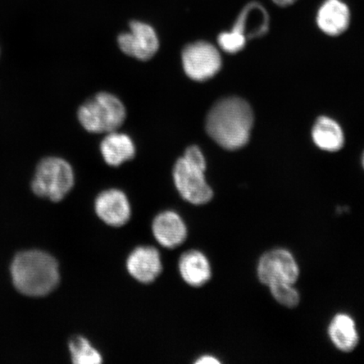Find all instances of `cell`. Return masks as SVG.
<instances>
[{
	"mask_svg": "<svg viewBox=\"0 0 364 364\" xmlns=\"http://www.w3.org/2000/svg\"><path fill=\"white\" fill-rule=\"evenodd\" d=\"M269 28V16L260 4L252 2L245 6L236 20L233 29L247 39L257 38L265 35Z\"/></svg>",
	"mask_w": 364,
	"mask_h": 364,
	"instance_id": "14",
	"label": "cell"
},
{
	"mask_svg": "<svg viewBox=\"0 0 364 364\" xmlns=\"http://www.w3.org/2000/svg\"><path fill=\"white\" fill-rule=\"evenodd\" d=\"M257 277L264 285L295 284L299 277V267L288 250L277 248L264 253L258 262Z\"/></svg>",
	"mask_w": 364,
	"mask_h": 364,
	"instance_id": "6",
	"label": "cell"
},
{
	"mask_svg": "<svg viewBox=\"0 0 364 364\" xmlns=\"http://www.w3.org/2000/svg\"><path fill=\"white\" fill-rule=\"evenodd\" d=\"M74 184V171L70 164L61 158L48 157L36 167L31 189L38 197L58 203L66 197Z\"/></svg>",
	"mask_w": 364,
	"mask_h": 364,
	"instance_id": "5",
	"label": "cell"
},
{
	"mask_svg": "<svg viewBox=\"0 0 364 364\" xmlns=\"http://www.w3.org/2000/svg\"><path fill=\"white\" fill-rule=\"evenodd\" d=\"M362 164H363V168H364V153H363V154Z\"/></svg>",
	"mask_w": 364,
	"mask_h": 364,
	"instance_id": "23",
	"label": "cell"
},
{
	"mask_svg": "<svg viewBox=\"0 0 364 364\" xmlns=\"http://www.w3.org/2000/svg\"><path fill=\"white\" fill-rule=\"evenodd\" d=\"M78 117L81 125L90 133L109 134L124 124L126 110L115 95L101 92L82 105Z\"/></svg>",
	"mask_w": 364,
	"mask_h": 364,
	"instance_id": "4",
	"label": "cell"
},
{
	"mask_svg": "<svg viewBox=\"0 0 364 364\" xmlns=\"http://www.w3.org/2000/svg\"><path fill=\"white\" fill-rule=\"evenodd\" d=\"M254 122L253 112L243 99H222L209 111L206 130L221 147L236 150L248 143Z\"/></svg>",
	"mask_w": 364,
	"mask_h": 364,
	"instance_id": "1",
	"label": "cell"
},
{
	"mask_svg": "<svg viewBox=\"0 0 364 364\" xmlns=\"http://www.w3.org/2000/svg\"><path fill=\"white\" fill-rule=\"evenodd\" d=\"M130 33H122L117 42L127 55L146 61L154 56L159 49V39L153 27L145 23L130 22Z\"/></svg>",
	"mask_w": 364,
	"mask_h": 364,
	"instance_id": "8",
	"label": "cell"
},
{
	"mask_svg": "<svg viewBox=\"0 0 364 364\" xmlns=\"http://www.w3.org/2000/svg\"><path fill=\"white\" fill-rule=\"evenodd\" d=\"M181 57L186 75L195 81L213 78L222 66L220 52L215 46L203 41L186 46Z\"/></svg>",
	"mask_w": 364,
	"mask_h": 364,
	"instance_id": "7",
	"label": "cell"
},
{
	"mask_svg": "<svg viewBox=\"0 0 364 364\" xmlns=\"http://www.w3.org/2000/svg\"><path fill=\"white\" fill-rule=\"evenodd\" d=\"M350 11L341 0H326L318 9L317 24L327 35L338 36L348 28Z\"/></svg>",
	"mask_w": 364,
	"mask_h": 364,
	"instance_id": "12",
	"label": "cell"
},
{
	"mask_svg": "<svg viewBox=\"0 0 364 364\" xmlns=\"http://www.w3.org/2000/svg\"><path fill=\"white\" fill-rule=\"evenodd\" d=\"M328 334L331 343L341 352L349 353L356 348L359 336L353 317L341 313L332 318Z\"/></svg>",
	"mask_w": 364,
	"mask_h": 364,
	"instance_id": "15",
	"label": "cell"
},
{
	"mask_svg": "<svg viewBox=\"0 0 364 364\" xmlns=\"http://www.w3.org/2000/svg\"><path fill=\"white\" fill-rule=\"evenodd\" d=\"M152 231L159 244L168 249L179 247L188 237V228L174 211L162 212L154 218Z\"/></svg>",
	"mask_w": 364,
	"mask_h": 364,
	"instance_id": "11",
	"label": "cell"
},
{
	"mask_svg": "<svg viewBox=\"0 0 364 364\" xmlns=\"http://www.w3.org/2000/svg\"><path fill=\"white\" fill-rule=\"evenodd\" d=\"M101 151L109 166H118L135 156V147L129 136L112 132L101 144Z\"/></svg>",
	"mask_w": 364,
	"mask_h": 364,
	"instance_id": "16",
	"label": "cell"
},
{
	"mask_svg": "<svg viewBox=\"0 0 364 364\" xmlns=\"http://www.w3.org/2000/svg\"><path fill=\"white\" fill-rule=\"evenodd\" d=\"M247 38L239 31L232 29L218 36V43L220 48L228 53H236L245 48Z\"/></svg>",
	"mask_w": 364,
	"mask_h": 364,
	"instance_id": "20",
	"label": "cell"
},
{
	"mask_svg": "<svg viewBox=\"0 0 364 364\" xmlns=\"http://www.w3.org/2000/svg\"><path fill=\"white\" fill-rule=\"evenodd\" d=\"M296 1H297V0H273V2L282 7L291 6V4H293Z\"/></svg>",
	"mask_w": 364,
	"mask_h": 364,
	"instance_id": "22",
	"label": "cell"
},
{
	"mask_svg": "<svg viewBox=\"0 0 364 364\" xmlns=\"http://www.w3.org/2000/svg\"><path fill=\"white\" fill-rule=\"evenodd\" d=\"M68 348L72 362L75 364H99L103 361L101 353L84 336L73 338L68 343Z\"/></svg>",
	"mask_w": 364,
	"mask_h": 364,
	"instance_id": "18",
	"label": "cell"
},
{
	"mask_svg": "<svg viewBox=\"0 0 364 364\" xmlns=\"http://www.w3.org/2000/svg\"><path fill=\"white\" fill-rule=\"evenodd\" d=\"M127 269L139 283H153L162 272L161 254L152 247H139L127 257Z\"/></svg>",
	"mask_w": 364,
	"mask_h": 364,
	"instance_id": "10",
	"label": "cell"
},
{
	"mask_svg": "<svg viewBox=\"0 0 364 364\" xmlns=\"http://www.w3.org/2000/svg\"><path fill=\"white\" fill-rule=\"evenodd\" d=\"M95 209L97 216L107 225L121 227L130 220V203L120 190L104 191L95 199Z\"/></svg>",
	"mask_w": 364,
	"mask_h": 364,
	"instance_id": "9",
	"label": "cell"
},
{
	"mask_svg": "<svg viewBox=\"0 0 364 364\" xmlns=\"http://www.w3.org/2000/svg\"><path fill=\"white\" fill-rule=\"evenodd\" d=\"M11 272L16 289L30 297L48 295L56 289L60 280L56 259L41 250L18 254Z\"/></svg>",
	"mask_w": 364,
	"mask_h": 364,
	"instance_id": "2",
	"label": "cell"
},
{
	"mask_svg": "<svg viewBox=\"0 0 364 364\" xmlns=\"http://www.w3.org/2000/svg\"><path fill=\"white\" fill-rule=\"evenodd\" d=\"M206 161L197 146L186 149L184 156L176 161L173 177L180 195L186 202L203 205L211 201L213 190L205 179Z\"/></svg>",
	"mask_w": 364,
	"mask_h": 364,
	"instance_id": "3",
	"label": "cell"
},
{
	"mask_svg": "<svg viewBox=\"0 0 364 364\" xmlns=\"http://www.w3.org/2000/svg\"><path fill=\"white\" fill-rule=\"evenodd\" d=\"M312 136L317 146L326 151L336 152L343 147L344 134L338 122L329 117L318 118Z\"/></svg>",
	"mask_w": 364,
	"mask_h": 364,
	"instance_id": "17",
	"label": "cell"
},
{
	"mask_svg": "<svg viewBox=\"0 0 364 364\" xmlns=\"http://www.w3.org/2000/svg\"><path fill=\"white\" fill-rule=\"evenodd\" d=\"M272 297L277 303L287 308H294L300 301L299 291L294 288V284H280L268 287Z\"/></svg>",
	"mask_w": 364,
	"mask_h": 364,
	"instance_id": "19",
	"label": "cell"
},
{
	"mask_svg": "<svg viewBox=\"0 0 364 364\" xmlns=\"http://www.w3.org/2000/svg\"><path fill=\"white\" fill-rule=\"evenodd\" d=\"M198 364H218L220 363V361L215 357L209 356V355H206V356H203L199 358L197 361L195 362Z\"/></svg>",
	"mask_w": 364,
	"mask_h": 364,
	"instance_id": "21",
	"label": "cell"
},
{
	"mask_svg": "<svg viewBox=\"0 0 364 364\" xmlns=\"http://www.w3.org/2000/svg\"><path fill=\"white\" fill-rule=\"evenodd\" d=\"M179 271L186 283L195 288L206 284L212 276L210 262L197 250H191L181 255Z\"/></svg>",
	"mask_w": 364,
	"mask_h": 364,
	"instance_id": "13",
	"label": "cell"
}]
</instances>
